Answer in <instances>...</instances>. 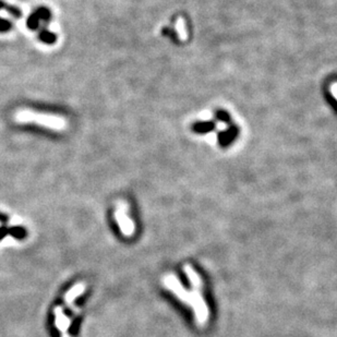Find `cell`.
<instances>
[{
    "label": "cell",
    "mask_w": 337,
    "mask_h": 337,
    "mask_svg": "<svg viewBox=\"0 0 337 337\" xmlns=\"http://www.w3.org/2000/svg\"><path fill=\"white\" fill-rule=\"evenodd\" d=\"M161 284L164 287L175 295L180 301L190 307L195 313L196 324L200 327L205 326L210 318V309L207 307L204 298H203V286H192V290L186 289L180 283L176 275L167 274L161 278Z\"/></svg>",
    "instance_id": "cell-1"
},
{
    "label": "cell",
    "mask_w": 337,
    "mask_h": 337,
    "mask_svg": "<svg viewBox=\"0 0 337 337\" xmlns=\"http://www.w3.org/2000/svg\"><path fill=\"white\" fill-rule=\"evenodd\" d=\"M15 120L18 123H33L44 128L53 129L55 131H62L67 128V120L62 116L40 113L27 108L17 110L15 114Z\"/></svg>",
    "instance_id": "cell-2"
},
{
    "label": "cell",
    "mask_w": 337,
    "mask_h": 337,
    "mask_svg": "<svg viewBox=\"0 0 337 337\" xmlns=\"http://www.w3.org/2000/svg\"><path fill=\"white\" fill-rule=\"evenodd\" d=\"M128 205L126 202H119L117 204L116 212H115V218H116L117 223L119 225V228L121 229L122 234L126 237H130L135 234V224L129 218L128 215Z\"/></svg>",
    "instance_id": "cell-3"
},
{
    "label": "cell",
    "mask_w": 337,
    "mask_h": 337,
    "mask_svg": "<svg viewBox=\"0 0 337 337\" xmlns=\"http://www.w3.org/2000/svg\"><path fill=\"white\" fill-rule=\"evenodd\" d=\"M55 317H56V326L57 329L62 333V337H69L68 330L70 326V320L64 315L62 309L57 307L55 309Z\"/></svg>",
    "instance_id": "cell-4"
},
{
    "label": "cell",
    "mask_w": 337,
    "mask_h": 337,
    "mask_svg": "<svg viewBox=\"0 0 337 337\" xmlns=\"http://www.w3.org/2000/svg\"><path fill=\"white\" fill-rule=\"evenodd\" d=\"M84 289H85V287L83 284L76 285L75 287H73L70 292L66 295V298H64V300H66V303L69 304V306H71V303L75 301V299L79 296V295H81L83 292H84Z\"/></svg>",
    "instance_id": "cell-5"
},
{
    "label": "cell",
    "mask_w": 337,
    "mask_h": 337,
    "mask_svg": "<svg viewBox=\"0 0 337 337\" xmlns=\"http://www.w3.org/2000/svg\"><path fill=\"white\" fill-rule=\"evenodd\" d=\"M177 29H178L179 34H180V38H181V35H182V39H186L187 38V36H186V30H184V23H183L182 19H179L178 20V22H177Z\"/></svg>",
    "instance_id": "cell-6"
},
{
    "label": "cell",
    "mask_w": 337,
    "mask_h": 337,
    "mask_svg": "<svg viewBox=\"0 0 337 337\" xmlns=\"http://www.w3.org/2000/svg\"><path fill=\"white\" fill-rule=\"evenodd\" d=\"M331 91H332V94H333L334 98L337 99V83H334V84L332 85Z\"/></svg>",
    "instance_id": "cell-7"
}]
</instances>
